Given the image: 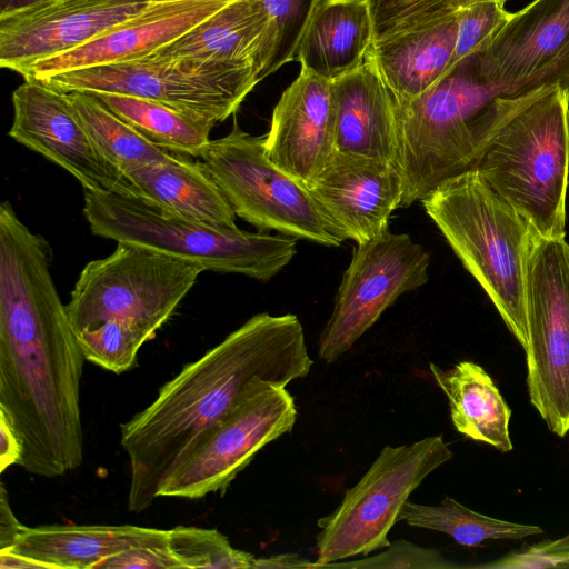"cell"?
I'll return each mask as SVG.
<instances>
[{"label":"cell","mask_w":569,"mask_h":569,"mask_svg":"<svg viewBox=\"0 0 569 569\" xmlns=\"http://www.w3.org/2000/svg\"><path fill=\"white\" fill-rule=\"evenodd\" d=\"M51 249L0 206V411L22 443L21 466L54 478L83 460V360L50 272Z\"/></svg>","instance_id":"cell-1"},{"label":"cell","mask_w":569,"mask_h":569,"mask_svg":"<svg viewBox=\"0 0 569 569\" xmlns=\"http://www.w3.org/2000/svg\"><path fill=\"white\" fill-rule=\"evenodd\" d=\"M313 361L296 315L257 313L166 382L154 400L121 425L128 455V509L147 510L197 439L257 383L286 387Z\"/></svg>","instance_id":"cell-2"},{"label":"cell","mask_w":569,"mask_h":569,"mask_svg":"<svg viewBox=\"0 0 569 569\" xmlns=\"http://www.w3.org/2000/svg\"><path fill=\"white\" fill-rule=\"evenodd\" d=\"M502 96L480 74L477 56L452 66L422 94L395 100L401 207L435 192L476 163L522 100Z\"/></svg>","instance_id":"cell-3"},{"label":"cell","mask_w":569,"mask_h":569,"mask_svg":"<svg viewBox=\"0 0 569 569\" xmlns=\"http://www.w3.org/2000/svg\"><path fill=\"white\" fill-rule=\"evenodd\" d=\"M421 203L526 351L528 264L540 236L476 170L446 182Z\"/></svg>","instance_id":"cell-4"},{"label":"cell","mask_w":569,"mask_h":569,"mask_svg":"<svg viewBox=\"0 0 569 569\" xmlns=\"http://www.w3.org/2000/svg\"><path fill=\"white\" fill-rule=\"evenodd\" d=\"M472 170L541 238H565L569 88L550 83L523 92Z\"/></svg>","instance_id":"cell-5"},{"label":"cell","mask_w":569,"mask_h":569,"mask_svg":"<svg viewBox=\"0 0 569 569\" xmlns=\"http://www.w3.org/2000/svg\"><path fill=\"white\" fill-rule=\"evenodd\" d=\"M83 200L93 234L188 259L206 270L268 281L297 253L293 237L213 227L166 213L140 198L84 190Z\"/></svg>","instance_id":"cell-6"},{"label":"cell","mask_w":569,"mask_h":569,"mask_svg":"<svg viewBox=\"0 0 569 569\" xmlns=\"http://www.w3.org/2000/svg\"><path fill=\"white\" fill-rule=\"evenodd\" d=\"M117 243L111 254L80 272L66 305L71 326L77 335L123 319L154 337L206 268L148 247Z\"/></svg>","instance_id":"cell-7"},{"label":"cell","mask_w":569,"mask_h":569,"mask_svg":"<svg viewBox=\"0 0 569 569\" xmlns=\"http://www.w3.org/2000/svg\"><path fill=\"white\" fill-rule=\"evenodd\" d=\"M452 457L442 436L385 446L367 472L346 491L341 503L318 520L317 559L310 569L388 547L389 531L409 496Z\"/></svg>","instance_id":"cell-8"},{"label":"cell","mask_w":569,"mask_h":569,"mask_svg":"<svg viewBox=\"0 0 569 569\" xmlns=\"http://www.w3.org/2000/svg\"><path fill=\"white\" fill-rule=\"evenodd\" d=\"M34 80L66 93H118L148 99L202 114L217 122L233 114L259 82L253 64L156 54Z\"/></svg>","instance_id":"cell-9"},{"label":"cell","mask_w":569,"mask_h":569,"mask_svg":"<svg viewBox=\"0 0 569 569\" xmlns=\"http://www.w3.org/2000/svg\"><path fill=\"white\" fill-rule=\"evenodd\" d=\"M237 217L260 231L339 247L308 187L268 157L264 136L231 131L211 140L199 157Z\"/></svg>","instance_id":"cell-10"},{"label":"cell","mask_w":569,"mask_h":569,"mask_svg":"<svg viewBox=\"0 0 569 569\" xmlns=\"http://www.w3.org/2000/svg\"><path fill=\"white\" fill-rule=\"evenodd\" d=\"M296 420L286 387L257 383L197 439L166 477L158 497L200 499L226 491L263 447L292 430Z\"/></svg>","instance_id":"cell-11"},{"label":"cell","mask_w":569,"mask_h":569,"mask_svg":"<svg viewBox=\"0 0 569 569\" xmlns=\"http://www.w3.org/2000/svg\"><path fill=\"white\" fill-rule=\"evenodd\" d=\"M527 387L550 431L569 432V243L539 237L528 264Z\"/></svg>","instance_id":"cell-12"},{"label":"cell","mask_w":569,"mask_h":569,"mask_svg":"<svg viewBox=\"0 0 569 569\" xmlns=\"http://www.w3.org/2000/svg\"><path fill=\"white\" fill-rule=\"evenodd\" d=\"M429 253L407 233L386 230L357 244L318 343L327 363L338 360L401 295L429 278Z\"/></svg>","instance_id":"cell-13"},{"label":"cell","mask_w":569,"mask_h":569,"mask_svg":"<svg viewBox=\"0 0 569 569\" xmlns=\"http://www.w3.org/2000/svg\"><path fill=\"white\" fill-rule=\"evenodd\" d=\"M12 108L8 136L67 170L83 190L144 200L140 189L98 150L64 92L24 79L12 92Z\"/></svg>","instance_id":"cell-14"},{"label":"cell","mask_w":569,"mask_h":569,"mask_svg":"<svg viewBox=\"0 0 569 569\" xmlns=\"http://www.w3.org/2000/svg\"><path fill=\"white\" fill-rule=\"evenodd\" d=\"M476 56L480 74L502 96L569 88V0H533Z\"/></svg>","instance_id":"cell-15"},{"label":"cell","mask_w":569,"mask_h":569,"mask_svg":"<svg viewBox=\"0 0 569 569\" xmlns=\"http://www.w3.org/2000/svg\"><path fill=\"white\" fill-rule=\"evenodd\" d=\"M167 0H44L0 14V66L14 72L78 48Z\"/></svg>","instance_id":"cell-16"},{"label":"cell","mask_w":569,"mask_h":569,"mask_svg":"<svg viewBox=\"0 0 569 569\" xmlns=\"http://www.w3.org/2000/svg\"><path fill=\"white\" fill-rule=\"evenodd\" d=\"M308 189L331 232L359 244L389 229L403 179L396 164L335 151Z\"/></svg>","instance_id":"cell-17"},{"label":"cell","mask_w":569,"mask_h":569,"mask_svg":"<svg viewBox=\"0 0 569 569\" xmlns=\"http://www.w3.org/2000/svg\"><path fill=\"white\" fill-rule=\"evenodd\" d=\"M232 0L158 1L141 13L70 51L23 68V79L123 63L152 54L208 19Z\"/></svg>","instance_id":"cell-18"},{"label":"cell","mask_w":569,"mask_h":569,"mask_svg":"<svg viewBox=\"0 0 569 569\" xmlns=\"http://www.w3.org/2000/svg\"><path fill=\"white\" fill-rule=\"evenodd\" d=\"M264 147L276 166L308 187L336 151L332 81L301 69L273 109Z\"/></svg>","instance_id":"cell-19"},{"label":"cell","mask_w":569,"mask_h":569,"mask_svg":"<svg viewBox=\"0 0 569 569\" xmlns=\"http://www.w3.org/2000/svg\"><path fill=\"white\" fill-rule=\"evenodd\" d=\"M332 97L336 151L398 167L395 100L372 61L332 81Z\"/></svg>","instance_id":"cell-20"},{"label":"cell","mask_w":569,"mask_h":569,"mask_svg":"<svg viewBox=\"0 0 569 569\" xmlns=\"http://www.w3.org/2000/svg\"><path fill=\"white\" fill-rule=\"evenodd\" d=\"M274 46L272 21L262 0H232L152 54L201 61L253 64L258 78Z\"/></svg>","instance_id":"cell-21"},{"label":"cell","mask_w":569,"mask_h":569,"mask_svg":"<svg viewBox=\"0 0 569 569\" xmlns=\"http://www.w3.org/2000/svg\"><path fill=\"white\" fill-rule=\"evenodd\" d=\"M168 530L132 525H51L26 527L14 552L48 569H97L108 557L146 546H167Z\"/></svg>","instance_id":"cell-22"},{"label":"cell","mask_w":569,"mask_h":569,"mask_svg":"<svg viewBox=\"0 0 569 569\" xmlns=\"http://www.w3.org/2000/svg\"><path fill=\"white\" fill-rule=\"evenodd\" d=\"M458 12L427 26L373 41L368 59L395 100L413 99L449 70L455 53Z\"/></svg>","instance_id":"cell-23"},{"label":"cell","mask_w":569,"mask_h":569,"mask_svg":"<svg viewBox=\"0 0 569 569\" xmlns=\"http://www.w3.org/2000/svg\"><path fill=\"white\" fill-rule=\"evenodd\" d=\"M372 42L367 0H318L295 60L301 69L335 81L366 62Z\"/></svg>","instance_id":"cell-24"},{"label":"cell","mask_w":569,"mask_h":569,"mask_svg":"<svg viewBox=\"0 0 569 569\" xmlns=\"http://www.w3.org/2000/svg\"><path fill=\"white\" fill-rule=\"evenodd\" d=\"M171 153L162 162L127 174L147 203L161 211L218 228H238L236 213L201 161Z\"/></svg>","instance_id":"cell-25"},{"label":"cell","mask_w":569,"mask_h":569,"mask_svg":"<svg viewBox=\"0 0 569 569\" xmlns=\"http://www.w3.org/2000/svg\"><path fill=\"white\" fill-rule=\"evenodd\" d=\"M429 368L448 399L456 430L500 452L511 451V409L490 375L480 365L468 360L448 370L435 363Z\"/></svg>","instance_id":"cell-26"},{"label":"cell","mask_w":569,"mask_h":569,"mask_svg":"<svg viewBox=\"0 0 569 569\" xmlns=\"http://www.w3.org/2000/svg\"><path fill=\"white\" fill-rule=\"evenodd\" d=\"M94 96L151 143L174 154L199 158L217 123L202 114L148 99L118 93Z\"/></svg>","instance_id":"cell-27"},{"label":"cell","mask_w":569,"mask_h":569,"mask_svg":"<svg viewBox=\"0 0 569 569\" xmlns=\"http://www.w3.org/2000/svg\"><path fill=\"white\" fill-rule=\"evenodd\" d=\"M66 96L98 150L126 177L138 168L162 162L171 154L147 140L97 96L79 91Z\"/></svg>","instance_id":"cell-28"},{"label":"cell","mask_w":569,"mask_h":569,"mask_svg":"<svg viewBox=\"0 0 569 569\" xmlns=\"http://www.w3.org/2000/svg\"><path fill=\"white\" fill-rule=\"evenodd\" d=\"M399 521L446 533L467 547L480 546L487 540H516L543 533L539 526L493 518L477 512L451 497H446L437 506L407 500L399 513Z\"/></svg>","instance_id":"cell-29"},{"label":"cell","mask_w":569,"mask_h":569,"mask_svg":"<svg viewBox=\"0 0 569 569\" xmlns=\"http://www.w3.org/2000/svg\"><path fill=\"white\" fill-rule=\"evenodd\" d=\"M168 547L182 568H254L251 553L231 546L216 529L178 526L168 530Z\"/></svg>","instance_id":"cell-30"},{"label":"cell","mask_w":569,"mask_h":569,"mask_svg":"<svg viewBox=\"0 0 569 569\" xmlns=\"http://www.w3.org/2000/svg\"><path fill=\"white\" fill-rule=\"evenodd\" d=\"M153 337L140 325L123 319L108 320L77 333L84 358L114 373L131 369L142 345Z\"/></svg>","instance_id":"cell-31"},{"label":"cell","mask_w":569,"mask_h":569,"mask_svg":"<svg viewBox=\"0 0 569 569\" xmlns=\"http://www.w3.org/2000/svg\"><path fill=\"white\" fill-rule=\"evenodd\" d=\"M373 41L410 31L481 1L490 0H367ZM506 3L508 0H497Z\"/></svg>","instance_id":"cell-32"},{"label":"cell","mask_w":569,"mask_h":569,"mask_svg":"<svg viewBox=\"0 0 569 569\" xmlns=\"http://www.w3.org/2000/svg\"><path fill=\"white\" fill-rule=\"evenodd\" d=\"M272 21L274 46L260 80L296 59L298 43L318 0H262Z\"/></svg>","instance_id":"cell-33"},{"label":"cell","mask_w":569,"mask_h":569,"mask_svg":"<svg viewBox=\"0 0 569 569\" xmlns=\"http://www.w3.org/2000/svg\"><path fill=\"white\" fill-rule=\"evenodd\" d=\"M511 17L505 3L497 0L477 2L458 11L457 41L450 68L485 51Z\"/></svg>","instance_id":"cell-34"},{"label":"cell","mask_w":569,"mask_h":569,"mask_svg":"<svg viewBox=\"0 0 569 569\" xmlns=\"http://www.w3.org/2000/svg\"><path fill=\"white\" fill-rule=\"evenodd\" d=\"M446 559L437 549L423 548L407 540H397L386 550L369 558L346 562H332L325 568L356 569H452L461 568Z\"/></svg>","instance_id":"cell-35"},{"label":"cell","mask_w":569,"mask_h":569,"mask_svg":"<svg viewBox=\"0 0 569 569\" xmlns=\"http://www.w3.org/2000/svg\"><path fill=\"white\" fill-rule=\"evenodd\" d=\"M471 567L479 569L569 568V532L556 539L525 545L491 562Z\"/></svg>","instance_id":"cell-36"},{"label":"cell","mask_w":569,"mask_h":569,"mask_svg":"<svg viewBox=\"0 0 569 569\" xmlns=\"http://www.w3.org/2000/svg\"><path fill=\"white\" fill-rule=\"evenodd\" d=\"M169 569L179 568L168 545L136 547L119 553L112 555L102 560L97 569Z\"/></svg>","instance_id":"cell-37"},{"label":"cell","mask_w":569,"mask_h":569,"mask_svg":"<svg viewBox=\"0 0 569 569\" xmlns=\"http://www.w3.org/2000/svg\"><path fill=\"white\" fill-rule=\"evenodd\" d=\"M22 443L11 421L0 411V472L13 465H20Z\"/></svg>","instance_id":"cell-38"},{"label":"cell","mask_w":569,"mask_h":569,"mask_svg":"<svg viewBox=\"0 0 569 569\" xmlns=\"http://www.w3.org/2000/svg\"><path fill=\"white\" fill-rule=\"evenodd\" d=\"M26 526L19 522L14 516L3 485L0 489V549L11 548Z\"/></svg>","instance_id":"cell-39"},{"label":"cell","mask_w":569,"mask_h":569,"mask_svg":"<svg viewBox=\"0 0 569 569\" xmlns=\"http://www.w3.org/2000/svg\"><path fill=\"white\" fill-rule=\"evenodd\" d=\"M312 562L297 553H283L269 558L256 559L254 568H309Z\"/></svg>","instance_id":"cell-40"},{"label":"cell","mask_w":569,"mask_h":569,"mask_svg":"<svg viewBox=\"0 0 569 569\" xmlns=\"http://www.w3.org/2000/svg\"><path fill=\"white\" fill-rule=\"evenodd\" d=\"M0 568L1 569H20V568H33V569H48L42 562L32 559L28 556L14 552L10 548L0 549Z\"/></svg>","instance_id":"cell-41"},{"label":"cell","mask_w":569,"mask_h":569,"mask_svg":"<svg viewBox=\"0 0 569 569\" xmlns=\"http://www.w3.org/2000/svg\"><path fill=\"white\" fill-rule=\"evenodd\" d=\"M44 0H0V14L10 13Z\"/></svg>","instance_id":"cell-42"}]
</instances>
